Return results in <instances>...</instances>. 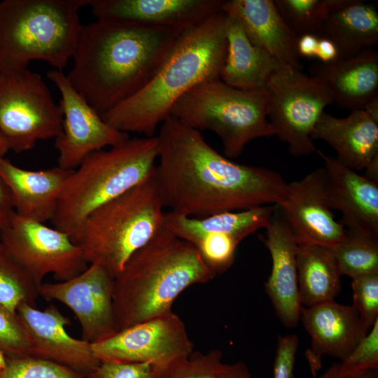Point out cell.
Masks as SVG:
<instances>
[{
    "mask_svg": "<svg viewBox=\"0 0 378 378\" xmlns=\"http://www.w3.org/2000/svg\"><path fill=\"white\" fill-rule=\"evenodd\" d=\"M342 374L378 369V320L349 356L339 363Z\"/></svg>",
    "mask_w": 378,
    "mask_h": 378,
    "instance_id": "obj_37",
    "label": "cell"
},
{
    "mask_svg": "<svg viewBox=\"0 0 378 378\" xmlns=\"http://www.w3.org/2000/svg\"><path fill=\"white\" fill-rule=\"evenodd\" d=\"M241 241L229 234H207L193 246L206 265L217 275L225 272L234 263L235 252Z\"/></svg>",
    "mask_w": 378,
    "mask_h": 378,
    "instance_id": "obj_34",
    "label": "cell"
},
{
    "mask_svg": "<svg viewBox=\"0 0 378 378\" xmlns=\"http://www.w3.org/2000/svg\"><path fill=\"white\" fill-rule=\"evenodd\" d=\"M311 76L328 90L332 102L351 111L364 108L378 93V52L370 49L310 68Z\"/></svg>",
    "mask_w": 378,
    "mask_h": 378,
    "instance_id": "obj_22",
    "label": "cell"
},
{
    "mask_svg": "<svg viewBox=\"0 0 378 378\" xmlns=\"http://www.w3.org/2000/svg\"><path fill=\"white\" fill-rule=\"evenodd\" d=\"M91 378H169L151 363H124L102 360Z\"/></svg>",
    "mask_w": 378,
    "mask_h": 378,
    "instance_id": "obj_38",
    "label": "cell"
},
{
    "mask_svg": "<svg viewBox=\"0 0 378 378\" xmlns=\"http://www.w3.org/2000/svg\"><path fill=\"white\" fill-rule=\"evenodd\" d=\"M315 57L318 58L321 63H330L338 59L339 51L335 43L330 39L318 36Z\"/></svg>",
    "mask_w": 378,
    "mask_h": 378,
    "instance_id": "obj_41",
    "label": "cell"
},
{
    "mask_svg": "<svg viewBox=\"0 0 378 378\" xmlns=\"http://www.w3.org/2000/svg\"><path fill=\"white\" fill-rule=\"evenodd\" d=\"M218 349L192 351L175 370L172 378H251L247 365L241 361L224 363Z\"/></svg>",
    "mask_w": 378,
    "mask_h": 378,
    "instance_id": "obj_32",
    "label": "cell"
},
{
    "mask_svg": "<svg viewBox=\"0 0 378 378\" xmlns=\"http://www.w3.org/2000/svg\"><path fill=\"white\" fill-rule=\"evenodd\" d=\"M182 32L106 20L82 25L73 66L66 76L102 114L151 79Z\"/></svg>",
    "mask_w": 378,
    "mask_h": 378,
    "instance_id": "obj_2",
    "label": "cell"
},
{
    "mask_svg": "<svg viewBox=\"0 0 378 378\" xmlns=\"http://www.w3.org/2000/svg\"><path fill=\"white\" fill-rule=\"evenodd\" d=\"M91 344L101 361L151 363L169 378L194 351L183 321L172 311Z\"/></svg>",
    "mask_w": 378,
    "mask_h": 378,
    "instance_id": "obj_12",
    "label": "cell"
},
{
    "mask_svg": "<svg viewBox=\"0 0 378 378\" xmlns=\"http://www.w3.org/2000/svg\"><path fill=\"white\" fill-rule=\"evenodd\" d=\"M312 139L326 141L336 152V159L354 171L365 169L378 157V121L364 108L342 118L324 112Z\"/></svg>",
    "mask_w": 378,
    "mask_h": 378,
    "instance_id": "obj_24",
    "label": "cell"
},
{
    "mask_svg": "<svg viewBox=\"0 0 378 378\" xmlns=\"http://www.w3.org/2000/svg\"><path fill=\"white\" fill-rule=\"evenodd\" d=\"M279 13L298 36L318 35L322 25L335 10L349 0H274Z\"/></svg>",
    "mask_w": 378,
    "mask_h": 378,
    "instance_id": "obj_31",
    "label": "cell"
},
{
    "mask_svg": "<svg viewBox=\"0 0 378 378\" xmlns=\"http://www.w3.org/2000/svg\"><path fill=\"white\" fill-rule=\"evenodd\" d=\"M299 339L296 335H279L273 364V378H295L294 369Z\"/></svg>",
    "mask_w": 378,
    "mask_h": 378,
    "instance_id": "obj_39",
    "label": "cell"
},
{
    "mask_svg": "<svg viewBox=\"0 0 378 378\" xmlns=\"http://www.w3.org/2000/svg\"><path fill=\"white\" fill-rule=\"evenodd\" d=\"M115 277L103 267L90 264L75 277L58 283L43 282L39 296L68 307L78 319L82 340L94 344L119 330L113 303Z\"/></svg>",
    "mask_w": 378,
    "mask_h": 378,
    "instance_id": "obj_13",
    "label": "cell"
},
{
    "mask_svg": "<svg viewBox=\"0 0 378 378\" xmlns=\"http://www.w3.org/2000/svg\"><path fill=\"white\" fill-rule=\"evenodd\" d=\"M38 286L0 242V304L16 312L22 302L36 307Z\"/></svg>",
    "mask_w": 378,
    "mask_h": 378,
    "instance_id": "obj_30",
    "label": "cell"
},
{
    "mask_svg": "<svg viewBox=\"0 0 378 378\" xmlns=\"http://www.w3.org/2000/svg\"><path fill=\"white\" fill-rule=\"evenodd\" d=\"M91 378V377H90Z\"/></svg>",
    "mask_w": 378,
    "mask_h": 378,
    "instance_id": "obj_46",
    "label": "cell"
},
{
    "mask_svg": "<svg viewBox=\"0 0 378 378\" xmlns=\"http://www.w3.org/2000/svg\"><path fill=\"white\" fill-rule=\"evenodd\" d=\"M62 111L41 76L29 69L0 74V134L20 153L40 140L57 138Z\"/></svg>",
    "mask_w": 378,
    "mask_h": 378,
    "instance_id": "obj_9",
    "label": "cell"
},
{
    "mask_svg": "<svg viewBox=\"0 0 378 378\" xmlns=\"http://www.w3.org/2000/svg\"><path fill=\"white\" fill-rule=\"evenodd\" d=\"M156 136L133 138L90 154L69 176L59 198L54 227L76 237L88 216L136 186L155 169Z\"/></svg>",
    "mask_w": 378,
    "mask_h": 378,
    "instance_id": "obj_5",
    "label": "cell"
},
{
    "mask_svg": "<svg viewBox=\"0 0 378 378\" xmlns=\"http://www.w3.org/2000/svg\"><path fill=\"white\" fill-rule=\"evenodd\" d=\"M275 205H264L248 209L225 211L197 218L172 211L164 213L162 227L177 237L193 245L202 237L225 234L241 241L269 225Z\"/></svg>",
    "mask_w": 378,
    "mask_h": 378,
    "instance_id": "obj_26",
    "label": "cell"
},
{
    "mask_svg": "<svg viewBox=\"0 0 378 378\" xmlns=\"http://www.w3.org/2000/svg\"><path fill=\"white\" fill-rule=\"evenodd\" d=\"M13 211L11 193L0 177V230L8 224Z\"/></svg>",
    "mask_w": 378,
    "mask_h": 378,
    "instance_id": "obj_40",
    "label": "cell"
},
{
    "mask_svg": "<svg viewBox=\"0 0 378 378\" xmlns=\"http://www.w3.org/2000/svg\"><path fill=\"white\" fill-rule=\"evenodd\" d=\"M278 207L298 244L333 248L345 236L344 226L335 219L328 202L323 167L288 183L284 200Z\"/></svg>",
    "mask_w": 378,
    "mask_h": 378,
    "instance_id": "obj_15",
    "label": "cell"
},
{
    "mask_svg": "<svg viewBox=\"0 0 378 378\" xmlns=\"http://www.w3.org/2000/svg\"><path fill=\"white\" fill-rule=\"evenodd\" d=\"M8 150H9L8 146L4 139L0 134V157H4Z\"/></svg>",
    "mask_w": 378,
    "mask_h": 378,
    "instance_id": "obj_45",
    "label": "cell"
},
{
    "mask_svg": "<svg viewBox=\"0 0 378 378\" xmlns=\"http://www.w3.org/2000/svg\"><path fill=\"white\" fill-rule=\"evenodd\" d=\"M300 321L311 337L305 358L314 377L322 367L323 356L343 360L369 332L351 305L335 300L302 306Z\"/></svg>",
    "mask_w": 378,
    "mask_h": 378,
    "instance_id": "obj_17",
    "label": "cell"
},
{
    "mask_svg": "<svg viewBox=\"0 0 378 378\" xmlns=\"http://www.w3.org/2000/svg\"><path fill=\"white\" fill-rule=\"evenodd\" d=\"M90 1H0V74L26 69L37 59L62 71L76 48L79 10Z\"/></svg>",
    "mask_w": 378,
    "mask_h": 378,
    "instance_id": "obj_6",
    "label": "cell"
},
{
    "mask_svg": "<svg viewBox=\"0 0 378 378\" xmlns=\"http://www.w3.org/2000/svg\"><path fill=\"white\" fill-rule=\"evenodd\" d=\"M332 251L342 276L354 279L378 272V237L346 230Z\"/></svg>",
    "mask_w": 378,
    "mask_h": 378,
    "instance_id": "obj_29",
    "label": "cell"
},
{
    "mask_svg": "<svg viewBox=\"0 0 378 378\" xmlns=\"http://www.w3.org/2000/svg\"><path fill=\"white\" fill-rule=\"evenodd\" d=\"M269 99L267 90H241L217 78L189 90L175 103L170 115L197 131L214 132L225 156L235 158L251 141L274 135L267 118Z\"/></svg>",
    "mask_w": 378,
    "mask_h": 378,
    "instance_id": "obj_8",
    "label": "cell"
},
{
    "mask_svg": "<svg viewBox=\"0 0 378 378\" xmlns=\"http://www.w3.org/2000/svg\"><path fill=\"white\" fill-rule=\"evenodd\" d=\"M73 170L56 167L27 170L0 157V177L12 195L14 211L44 223L52 218L63 188Z\"/></svg>",
    "mask_w": 378,
    "mask_h": 378,
    "instance_id": "obj_23",
    "label": "cell"
},
{
    "mask_svg": "<svg viewBox=\"0 0 378 378\" xmlns=\"http://www.w3.org/2000/svg\"><path fill=\"white\" fill-rule=\"evenodd\" d=\"M223 0H90L97 20L183 31L223 10Z\"/></svg>",
    "mask_w": 378,
    "mask_h": 378,
    "instance_id": "obj_18",
    "label": "cell"
},
{
    "mask_svg": "<svg viewBox=\"0 0 378 378\" xmlns=\"http://www.w3.org/2000/svg\"><path fill=\"white\" fill-rule=\"evenodd\" d=\"M0 242L38 286L48 274L64 281L82 273L89 265L82 248L69 234L22 218L15 211L0 230Z\"/></svg>",
    "mask_w": 378,
    "mask_h": 378,
    "instance_id": "obj_11",
    "label": "cell"
},
{
    "mask_svg": "<svg viewBox=\"0 0 378 378\" xmlns=\"http://www.w3.org/2000/svg\"><path fill=\"white\" fill-rule=\"evenodd\" d=\"M163 209L154 171L91 213L73 241L82 248L89 265H99L115 277L162 226Z\"/></svg>",
    "mask_w": 378,
    "mask_h": 378,
    "instance_id": "obj_7",
    "label": "cell"
},
{
    "mask_svg": "<svg viewBox=\"0 0 378 378\" xmlns=\"http://www.w3.org/2000/svg\"><path fill=\"white\" fill-rule=\"evenodd\" d=\"M223 11L236 18L249 40L283 65L302 71L297 50L298 36L272 0L224 1Z\"/></svg>",
    "mask_w": 378,
    "mask_h": 378,
    "instance_id": "obj_21",
    "label": "cell"
},
{
    "mask_svg": "<svg viewBox=\"0 0 378 378\" xmlns=\"http://www.w3.org/2000/svg\"><path fill=\"white\" fill-rule=\"evenodd\" d=\"M223 10L183 31L151 79L134 94L100 114L114 129L155 136L175 103L189 90L220 78L226 54Z\"/></svg>",
    "mask_w": 378,
    "mask_h": 378,
    "instance_id": "obj_3",
    "label": "cell"
},
{
    "mask_svg": "<svg viewBox=\"0 0 378 378\" xmlns=\"http://www.w3.org/2000/svg\"><path fill=\"white\" fill-rule=\"evenodd\" d=\"M260 239L272 262L271 273L264 285L265 291L281 323L288 328L295 327L302 308L296 264L298 244L277 205Z\"/></svg>",
    "mask_w": 378,
    "mask_h": 378,
    "instance_id": "obj_20",
    "label": "cell"
},
{
    "mask_svg": "<svg viewBox=\"0 0 378 378\" xmlns=\"http://www.w3.org/2000/svg\"><path fill=\"white\" fill-rule=\"evenodd\" d=\"M352 307L369 331L378 320V272L352 279Z\"/></svg>",
    "mask_w": 378,
    "mask_h": 378,
    "instance_id": "obj_35",
    "label": "cell"
},
{
    "mask_svg": "<svg viewBox=\"0 0 378 378\" xmlns=\"http://www.w3.org/2000/svg\"><path fill=\"white\" fill-rule=\"evenodd\" d=\"M296 264L300 300L311 307L335 300L341 290V273L332 248L298 244Z\"/></svg>",
    "mask_w": 378,
    "mask_h": 378,
    "instance_id": "obj_28",
    "label": "cell"
},
{
    "mask_svg": "<svg viewBox=\"0 0 378 378\" xmlns=\"http://www.w3.org/2000/svg\"><path fill=\"white\" fill-rule=\"evenodd\" d=\"M0 378H90L57 363L32 356H6Z\"/></svg>",
    "mask_w": 378,
    "mask_h": 378,
    "instance_id": "obj_33",
    "label": "cell"
},
{
    "mask_svg": "<svg viewBox=\"0 0 378 378\" xmlns=\"http://www.w3.org/2000/svg\"><path fill=\"white\" fill-rule=\"evenodd\" d=\"M16 314L32 346V356L45 358L90 376L101 360L94 355L92 344L71 337L66 330L71 325L53 304L44 310L22 302Z\"/></svg>",
    "mask_w": 378,
    "mask_h": 378,
    "instance_id": "obj_16",
    "label": "cell"
},
{
    "mask_svg": "<svg viewBox=\"0 0 378 378\" xmlns=\"http://www.w3.org/2000/svg\"><path fill=\"white\" fill-rule=\"evenodd\" d=\"M336 45L339 57L372 49L378 42V13L374 4L349 0L326 20L318 35Z\"/></svg>",
    "mask_w": 378,
    "mask_h": 378,
    "instance_id": "obj_27",
    "label": "cell"
},
{
    "mask_svg": "<svg viewBox=\"0 0 378 378\" xmlns=\"http://www.w3.org/2000/svg\"><path fill=\"white\" fill-rule=\"evenodd\" d=\"M61 94L62 133L55 138L58 167L74 170L92 153L115 146L129 134L108 125L87 101L73 88L62 71L47 73Z\"/></svg>",
    "mask_w": 378,
    "mask_h": 378,
    "instance_id": "obj_14",
    "label": "cell"
},
{
    "mask_svg": "<svg viewBox=\"0 0 378 378\" xmlns=\"http://www.w3.org/2000/svg\"><path fill=\"white\" fill-rule=\"evenodd\" d=\"M216 276L193 245L162 226L115 277L113 303L118 330L172 311L183 291Z\"/></svg>",
    "mask_w": 378,
    "mask_h": 378,
    "instance_id": "obj_4",
    "label": "cell"
},
{
    "mask_svg": "<svg viewBox=\"0 0 378 378\" xmlns=\"http://www.w3.org/2000/svg\"><path fill=\"white\" fill-rule=\"evenodd\" d=\"M0 354L32 356V346L16 312L0 304Z\"/></svg>",
    "mask_w": 378,
    "mask_h": 378,
    "instance_id": "obj_36",
    "label": "cell"
},
{
    "mask_svg": "<svg viewBox=\"0 0 378 378\" xmlns=\"http://www.w3.org/2000/svg\"><path fill=\"white\" fill-rule=\"evenodd\" d=\"M314 378H378V369L352 374H342L340 372L339 363H335L323 373L318 377H314Z\"/></svg>",
    "mask_w": 378,
    "mask_h": 378,
    "instance_id": "obj_43",
    "label": "cell"
},
{
    "mask_svg": "<svg viewBox=\"0 0 378 378\" xmlns=\"http://www.w3.org/2000/svg\"><path fill=\"white\" fill-rule=\"evenodd\" d=\"M155 177L164 207L192 218L280 205L287 184L267 168L234 162L173 116L160 126Z\"/></svg>",
    "mask_w": 378,
    "mask_h": 378,
    "instance_id": "obj_1",
    "label": "cell"
},
{
    "mask_svg": "<svg viewBox=\"0 0 378 378\" xmlns=\"http://www.w3.org/2000/svg\"><path fill=\"white\" fill-rule=\"evenodd\" d=\"M267 90V118L274 135L287 144L294 156L316 153L312 133L325 108L332 104L326 88L302 71L281 65L270 78Z\"/></svg>",
    "mask_w": 378,
    "mask_h": 378,
    "instance_id": "obj_10",
    "label": "cell"
},
{
    "mask_svg": "<svg viewBox=\"0 0 378 378\" xmlns=\"http://www.w3.org/2000/svg\"><path fill=\"white\" fill-rule=\"evenodd\" d=\"M225 14L227 46L220 79L241 90H267L270 78L283 64L254 45L236 18Z\"/></svg>",
    "mask_w": 378,
    "mask_h": 378,
    "instance_id": "obj_25",
    "label": "cell"
},
{
    "mask_svg": "<svg viewBox=\"0 0 378 378\" xmlns=\"http://www.w3.org/2000/svg\"><path fill=\"white\" fill-rule=\"evenodd\" d=\"M318 36L305 34L298 36L297 50L300 57H315Z\"/></svg>",
    "mask_w": 378,
    "mask_h": 378,
    "instance_id": "obj_42",
    "label": "cell"
},
{
    "mask_svg": "<svg viewBox=\"0 0 378 378\" xmlns=\"http://www.w3.org/2000/svg\"><path fill=\"white\" fill-rule=\"evenodd\" d=\"M366 111L377 121H378V97L371 100L364 108Z\"/></svg>",
    "mask_w": 378,
    "mask_h": 378,
    "instance_id": "obj_44",
    "label": "cell"
},
{
    "mask_svg": "<svg viewBox=\"0 0 378 378\" xmlns=\"http://www.w3.org/2000/svg\"><path fill=\"white\" fill-rule=\"evenodd\" d=\"M323 162L329 206L342 214L346 230L378 237V183L327 155L316 152Z\"/></svg>",
    "mask_w": 378,
    "mask_h": 378,
    "instance_id": "obj_19",
    "label": "cell"
}]
</instances>
